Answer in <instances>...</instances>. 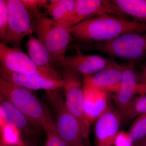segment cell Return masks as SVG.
I'll return each instance as SVG.
<instances>
[{
	"label": "cell",
	"instance_id": "6da1fadb",
	"mask_svg": "<svg viewBox=\"0 0 146 146\" xmlns=\"http://www.w3.org/2000/svg\"><path fill=\"white\" fill-rule=\"evenodd\" d=\"M78 42L96 43L108 42L131 32H146V23L104 15L82 21L69 29Z\"/></svg>",
	"mask_w": 146,
	"mask_h": 146
},
{
	"label": "cell",
	"instance_id": "7a4b0ae2",
	"mask_svg": "<svg viewBox=\"0 0 146 146\" xmlns=\"http://www.w3.org/2000/svg\"><path fill=\"white\" fill-rule=\"evenodd\" d=\"M69 48L100 52L133 63L146 58V32L127 33L106 42L90 44L77 42L71 44Z\"/></svg>",
	"mask_w": 146,
	"mask_h": 146
},
{
	"label": "cell",
	"instance_id": "3957f363",
	"mask_svg": "<svg viewBox=\"0 0 146 146\" xmlns=\"http://www.w3.org/2000/svg\"><path fill=\"white\" fill-rule=\"evenodd\" d=\"M0 93L1 96L9 101L32 123L43 128L55 127L49 112L31 90L13 86L1 76Z\"/></svg>",
	"mask_w": 146,
	"mask_h": 146
},
{
	"label": "cell",
	"instance_id": "277c9868",
	"mask_svg": "<svg viewBox=\"0 0 146 146\" xmlns=\"http://www.w3.org/2000/svg\"><path fill=\"white\" fill-rule=\"evenodd\" d=\"M33 18L34 32L49 52L54 65L62 67L65 52L73 39L69 28L43 12Z\"/></svg>",
	"mask_w": 146,
	"mask_h": 146
},
{
	"label": "cell",
	"instance_id": "5b68a950",
	"mask_svg": "<svg viewBox=\"0 0 146 146\" xmlns=\"http://www.w3.org/2000/svg\"><path fill=\"white\" fill-rule=\"evenodd\" d=\"M63 69L62 79L65 105L78 121L86 146H90L89 134L91 124L84 113L83 81L79 74Z\"/></svg>",
	"mask_w": 146,
	"mask_h": 146
},
{
	"label": "cell",
	"instance_id": "8992f818",
	"mask_svg": "<svg viewBox=\"0 0 146 146\" xmlns=\"http://www.w3.org/2000/svg\"><path fill=\"white\" fill-rule=\"evenodd\" d=\"M58 89L47 91L55 111L56 129L71 146H86L78 121L68 110Z\"/></svg>",
	"mask_w": 146,
	"mask_h": 146
},
{
	"label": "cell",
	"instance_id": "52a82bcc",
	"mask_svg": "<svg viewBox=\"0 0 146 146\" xmlns=\"http://www.w3.org/2000/svg\"><path fill=\"white\" fill-rule=\"evenodd\" d=\"M8 21L7 30L1 43L21 49L25 36L33 34L34 22L21 0H7Z\"/></svg>",
	"mask_w": 146,
	"mask_h": 146
},
{
	"label": "cell",
	"instance_id": "ba28073f",
	"mask_svg": "<svg viewBox=\"0 0 146 146\" xmlns=\"http://www.w3.org/2000/svg\"><path fill=\"white\" fill-rule=\"evenodd\" d=\"M1 64L9 70L15 72L39 76L57 81H62L55 70L50 71L36 65L29 56L20 49L0 43Z\"/></svg>",
	"mask_w": 146,
	"mask_h": 146
},
{
	"label": "cell",
	"instance_id": "9c48e42d",
	"mask_svg": "<svg viewBox=\"0 0 146 146\" xmlns=\"http://www.w3.org/2000/svg\"><path fill=\"white\" fill-rule=\"evenodd\" d=\"M75 54L66 56L62 67L84 77L94 75L105 68L118 64L115 60L98 55H84L76 50Z\"/></svg>",
	"mask_w": 146,
	"mask_h": 146
},
{
	"label": "cell",
	"instance_id": "30bf717a",
	"mask_svg": "<svg viewBox=\"0 0 146 146\" xmlns=\"http://www.w3.org/2000/svg\"><path fill=\"white\" fill-rule=\"evenodd\" d=\"M104 15L129 20L111 1L75 0L73 26L87 19Z\"/></svg>",
	"mask_w": 146,
	"mask_h": 146
},
{
	"label": "cell",
	"instance_id": "8fae6325",
	"mask_svg": "<svg viewBox=\"0 0 146 146\" xmlns=\"http://www.w3.org/2000/svg\"><path fill=\"white\" fill-rule=\"evenodd\" d=\"M138 83V75L133 63L123 65L122 77L119 89L113 96L116 110L121 120L126 119L127 109L136 95Z\"/></svg>",
	"mask_w": 146,
	"mask_h": 146
},
{
	"label": "cell",
	"instance_id": "7c38bea8",
	"mask_svg": "<svg viewBox=\"0 0 146 146\" xmlns=\"http://www.w3.org/2000/svg\"><path fill=\"white\" fill-rule=\"evenodd\" d=\"M121 121L117 110L109 101L106 110L96 121V146H114Z\"/></svg>",
	"mask_w": 146,
	"mask_h": 146
},
{
	"label": "cell",
	"instance_id": "4fadbf2b",
	"mask_svg": "<svg viewBox=\"0 0 146 146\" xmlns=\"http://www.w3.org/2000/svg\"><path fill=\"white\" fill-rule=\"evenodd\" d=\"M1 76L13 86L30 90L53 91L62 88L63 81H57L42 77L15 72L9 70L0 64Z\"/></svg>",
	"mask_w": 146,
	"mask_h": 146
},
{
	"label": "cell",
	"instance_id": "5bb4252c",
	"mask_svg": "<svg viewBox=\"0 0 146 146\" xmlns=\"http://www.w3.org/2000/svg\"><path fill=\"white\" fill-rule=\"evenodd\" d=\"M122 72L123 65L117 64L84 77L83 84L107 93L115 94L119 89Z\"/></svg>",
	"mask_w": 146,
	"mask_h": 146
},
{
	"label": "cell",
	"instance_id": "9a60e30c",
	"mask_svg": "<svg viewBox=\"0 0 146 146\" xmlns=\"http://www.w3.org/2000/svg\"><path fill=\"white\" fill-rule=\"evenodd\" d=\"M83 93L84 113L91 124L106 110L109 100L108 93L84 84Z\"/></svg>",
	"mask_w": 146,
	"mask_h": 146
},
{
	"label": "cell",
	"instance_id": "2e32d148",
	"mask_svg": "<svg viewBox=\"0 0 146 146\" xmlns=\"http://www.w3.org/2000/svg\"><path fill=\"white\" fill-rule=\"evenodd\" d=\"M45 8L55 22L69 29L73 26L75 0H51Z\"/></svg>",
	"mask_w": 146,
	"mask_h": 146
},
{
	"label": "cell",
	"instance_id": "e0dca14e",
	"mask_svg": "<svg viewBox=\"0 0 146 146\" xmlns=\"http://www.w3.org/2000/svg\"><path fill=\"white\" fill-rule=\"evenodd\" d=\"M1 126L4 124L11 126L19 130H26L32 123L12 103L1 96Z\"/></svg>",
	"mask_w": 146,
	"mask_h": 146
},
{
	"label": "cell",
	"instance_id": "ac0fdd59",
	"mask_svg": "<svg viewBox=\"0 0 146 146\" xmlns=\"http://www.w3.org/2000/svg\"><path fill=\"white\" fill-rule=\"evenodd\" d=\"M29 56L32 60L41 68L50 71H54L50 55L46 46L33 35H29L27 44Z\"/></svg>",
	"mask_w": 146,
	"mask_h": 146
},
{
	"label": "cell",
	"instance_id": "d6986e66",
	"mask_svg": "<svg viewBox=\"0 0 146 146\" xmlns=\"http://www.w3.org/2000/svg\"><path fill=\"white\" fill-rule=\"evenodd\" d=\"M124 14L133 21L146 23V0H112Z\"/></svg>",
	"mask_w": 146,
	"mask_h": 146
},
{
	"label": "cell",
	"instance_id": "ffe728a7",
	"mask_svg": "<svg viewBox=\"0 0 146 146\" xmlns=\"http://www.w3.org/2000/svg\"><path fill=\"white\" fill-rule=\"evenodd\" d=\"M127 133L134 145L146 136V113L137 117L131 126Z\"/></svg>",
	"mask_w": 146,
	"mask_h": 146
},
{
	"label": "cell",
	"instance_id": "44dd1931",
	"mask_svg": "<svg viewBox=\"0 0 146 146\" xmlns=\"http://www.w3.org/2000/svg\"><path fill=\"white\" fill-rule=\"evenodd\" d=\"M19 130L16 127L4 124L1 126L0 141L8 146H22L23 143L19 134Z\"/></svg>",
	"mask_w": 146,
	"mask_h": 146
},
{
	"label": "cell",
	"instance_id": "7402d4cb",
	"mask_svg": "<svg viewBox=\"0 0 146 146\" xmlns=\"http://www.w3.org/2000/svg\"><path fill=\"white\" fill-rule=\"evenodd\" d=\"M146 113V94L134 97L127 112L126 119H133Z\"/></svg>",
	"mask_w": 146,
	"mask_h": 146
},
{
	"label": "cell",
	"instance_id": "603a6c76",
	"mask_svg": "<svg viewBox=\"0 0 146 146\" xmlns=\"http://www.w3.org/2000/svg\"><path fill=\"white\" fill-rule=\"evenodd\" d=\"M46 134L44 146H71L57 133L55 127L44 128Z\"/></svg>",
	"mask_w": 146,
	"mask_h": 146
},
{
	"label": "cell",
	"instance_id": "cb8c5ba5",
	"mask_svg": "<svg viewBox=\"0 0 146 146\" xmlns=\"http://www.w3.org/2000/svg\"><path fill=\"white\" fill-rule=\"evenodd\" d=\"M33 18L38 16L42 12V7H46L48 1L47 0H21Z\"/></svg>",
	"mask_w": 146,
	"mask_h": 146
},
{
	"label": "cell",
	"instance_id": "d4e9b609",
	"mask_svg": "<svg viewBox=\"0 0 146 146\" xmlns=\"http://www.w3.org/2000/svg\"><path fill=\"white\" fill-rule=\"evenodd\" d=\"M8 21V13L7 0H0V39L1 42L5 37Z\"/></svg>",
	"mask_w": 146,
	"mask_h": 146
},
{
	"label": "cell",
	"instance_id": "484cf974",
	"mask_svg": "<svg viewBox=\"0 0 146 146\" xmlns=\"http://www.w3.org/2000/svg\"><path fill=\"white\" fill-rule=\"evenodd\" d=\"M114 146H134L127 132L119 131L115 137Z\"/></svg>",
	"mask_w": 146,
	"mask_h": 146
},
{
	"label": "cell",
	"instance_id": "4316f807",
	"mask_svg": "<svg viewBox=\"0 0 146 146\" xmlns=\"http://www.w3.org/2000/svg\"><path fill=\"white\" fill-rule=\"evenodd\" d=\"M139 83L146 84V64L144 65L142 71L138 75Z\"/></svg>",
	"mask_w": 146,
	"mask_h": 146
},
{
	"label": "cell",
	"instance_id": "83f0119b",
	"mask_svg": "<svg viewBox=\"0 0 146 146\" xmlns=\"http://www.w3.org/2000/svg\"><path fill=\"white\" fill-rule=\"evenodd\" d=\"M134 146H146V136L141 141L134 145Z\"/></svg>",
	"mask_w": 146,
	"mask_h": 146
},
{
	"label": "cell",
	"instance_id": "f1b7e54d",
	"mask_svg": "<svg viewBox=\"0 0 146 146\" xmlns=\"http://www.w3.org/2000/svg\"><path fill=\"white\" fill-rule=\"evenodd\" d=\"M0 146H8L2 141H0Z\"/></svg>",
	"mask_w": 146,
	"mask_h": 146
}]
</instances>
